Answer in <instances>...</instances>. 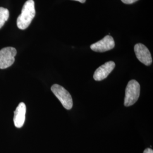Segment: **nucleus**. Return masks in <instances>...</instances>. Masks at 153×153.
Here are the masks:
<instances>
[{
    "label": "nucleus",
    "mask_w": 153,
    "mask_h": 153,
    "mask_svg": "<svg viewBox=\"0 0 153 153\" xmlns=\"http://www.w3.org/2000/svg\"><path fill=\"white\" fill-rule=\"evenodd\" d=\"M115 45L114 38L109 35H107L102 40L91 44L90 48L95 52H104L113 49L115 47Z\"/></svg>",
    "instance_id": "5"
},
{
    "label": "nucleus",
    "mask_w": 153,
    "mask_h": 153,
    "mask_svg": "<svg viewBox=\"0 0 153 153\" xmlns=\"http://www.w3.org/2000/svg\"><path fill=\"white\" fill-rule=\"evenodd\" d=\"M35 3L33 0L27 1L22 7V12L17 18V26L21 30H25L30 26L35 16Z\"/></svg>",
    "instance_id": "1"
},
{
    "label": "nucleus",
    "mask_w": 153,
    "mask_h": 153,
    "mask_svg": "<svg viewBox=\"0 0 153 153\" xmlns=\"http://www.w3.org/2000/svg\"><path fill=\"white\" fill-rule=\"evenodd\" d=\"M26 106L24 103H20L14 111L13 121L14 125L18 128L23 126L25 121Z\"/></svg>",
    "instance_id": "8"
},
{
    "label": "nucleus",
    "mask_w": 153,
    "mask_h": 153,
    "mask_svg": "<svg viewBox=\"0 0 153 153\" xmlns=\"http://www.w3.org/2000/svg\"><path fill=\"white\" fill-rule=\"evenodd\" d=\"M134 52L137 59L145 65H150L152 63V55L148 48L143 44L138 43L134 46Z\"/></svg>",
    "instance_id": "6"
},
{
    "label": "nucleus",
    "mask_w": 153,
    "mask_h": 153,
    "mask_svg": "<svg viewBox=\"0 0 153 153\" xmlns=\"http://www.w3.org/2000/svg\"><path fill=\"white\" fill-rule=\"evenodd\" d=\"M140 94V85L134 79L128 82L126 89L124 105L129 107L134 104L138 99Z\"/></svg>",
    "instance_id": "2"
},
{
    "label": "nucleus",
    "mask_w": 153,
    "mask_h": 153,
    "mask_svg": "<svg viewBox=\"0 0 153 153\" xmlns=\"http://www.w3.org/2000/svg\"><path fill=\"white\" fill-rule=\"evenodd\" d=\"M74 1H78L81 3H85L86 2V0H74Z\"/></svg>",
    "instance_id": "12"
},
{
    "label": "nucleus",
    "mask_w": 153,
    "mask_h": 153,
    "mask_svg": "<svg viewBox=\"0 0 153 153\" xmlns=\"http://www.w3.org/2000/svg\"><path fill=\"white\" fill-rule=\"evenodd\" d=\"M143 153H153V150L150 148H148L144 150Z\"/></svg>",
    "instance_id": "11"
},
{
    "label": "nucleus",
    "mask_w": 153,
    "mask_h": 153,
    "mask_svg": "<svg viewBox=\"0 0 153 153\" xmlns=\"http://www.w3.org/2000/svg\"><path fill=\"white\" fill-rule=\"evenodd\" d=\"M9 17V11L4 7H0V28L5 25Z\"/></svg>",
    "instance_id": "9"
},
{
    "label": "nucleus",
    "mask_w": 153,
    "mask_h": 153,
    "mask_svg": "<svg viewBox=\"0 0 153 153\" xmlns=\"http://www.w3.org/2000/svg\"><path fill=\"white\" fill-rule=\"evenodd\" d=\"M16 50L13 47H6L0 50V69H4L11 66L15 61Z\"/></svg>",
    "instance_id": "4"
},
{
    "label": "nucleus",
    "mask_w": 153,
    "mask_h": 153,
    "mask_svg": "<svg viewBox=\"0 0 153 153\" xmlns=\"http://www.w3.org/2000/svg\"><path fill=\"white\" fill-rule=\"evenodd\" d=\"M137 1L138 0H121V1L126 4H131L133 3H134Z\"/></svg>",
    "instance_id": "10"
},
{
    "label": "nucleus",
    "mask_w": 153,
    "mask_h": 153,
    "mask_svg": "<svg viewBox=\"0 0 153 153\" xmlns=\"http://www.w3.org/2000/svg\"><path fill=\"white\" fill-rule=\"evenodd\" d=\"M115 67V64L114 61H110L105 62L95 71L93 76L94 79L97 81L103 80L108 76Z\"/></svg>",
    "instance_id": "7"
},
{
    "label": "nucleus",
    "mask_w": 153,
    "mask_h": 153,
    "mask_svg": "<svg viewBox=\"0 0 153 153\" xmlns=\"http://www.w3.org/2000/svg\"><path fill=\"white\" fill-rule=\"evenodd\" d=\"M51 91L60 101L65 108L71 109L73 107V99L70 93L65 88L59 85L55 84L51 87Z\"/></svg>",
    "instance_id": "3"
}]
</instances>
